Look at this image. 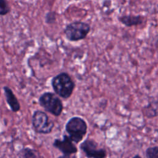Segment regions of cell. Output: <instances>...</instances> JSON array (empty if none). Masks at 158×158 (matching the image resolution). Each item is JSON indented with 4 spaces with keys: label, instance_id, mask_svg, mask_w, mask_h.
Listing matches in <instances>:
<instances>
[{
    "label": "cell",
    "instance_id": "obj_1",
    "mask_svg": "<svg viewBox=\"0 0 158 158\" xmlns=\"http://www.w3.org/2000/svg\"><path fill=\"white\" fill-rule=\"evenodd\" d=\"M51 84L55 94L65 99L70 98L75 88V81L70 75L65 72L53 77Z\"/></svg>",
    "mask_w": 158,
    "mask_h": 158
},
{
    "label": "cell",
    "instance_id": "obj_2",
    "mask_svg": "<svg viewBox=\"0 0 158 158\" xmlns=\"http://www.w3.org/2000/svg\"><path fill=\"white\" fill-rule=\"evenodd\" d=\"M65 130L69 137L75 144L81 141L87 133L88 125L81 117L74 116L71 117L66 123Z\"/></svg>",
    "mask_w": 158,
    "mask_h": 158
},
{
    "label": "cell",
    "instance_id": "obj_3",
    "mask_svg": "<svg viewBox=\"0 0 158 158\" xmlns=\"http://www.w3.org/2000/svg\"><path fill=\"white\" fill-rule=\"evenodd\" d=\"M38 103L46 112L55 117H59L64 109L63 103L60 98L49 91L44 92L40 96Z\"/></svg>",
    "mask_w": 158,
    "mask_h": 158
},
{
    "label": "cell",
    "instance_id": "obj_4",
    "mask_svg": "<svg viewBox=\"0 0 158 158\" xmlns=\"http://www.w3.org/2000/svg\"><path fill=\"white\" fill-rule=\"evenodd\" d=\"M90 30L89 23L76 20L66 25L64 29V33L65 38L69 41H78L85 39Z\"/></svg>",
    "mask_w": 158,
    "mask_h": 158
},
{
    "label": "cell",
    "instance_id": "obj_5",
    "mask_svg": "<svg viewBox=\"0 0 158 158\" xmlns=\"http://www.w3.org/2000/svg\"><path fill=\"white\" fill-rule=\"evenodd\" d=\"M31 123L34 131L41 135L49 134L54 127V122L45 112L41 110H36L33 112Z\"/></svg>",
    "mask_w": 158,
    "mask_h": 158
},
{
    "label": "cell",
    "instance_id": "obj_6",
    "mask_svg": "<svg viewBox=\"0 0 158 158\" xmlns=\"http://www.w3.org/2000/svg\"><path fill=\"white\" fill-rule=\"evenodd\" d=\"M80 149L87 158H106L107 156L106 149L99 148L98 143L89 138L80 144Z\"/></svg>",
    "mask_w": 158,
    "mask_h": 158
},
{
    "label": "cell",
    "instance_id": "obj_7",
    "mask_svg": "<svg viewBox=\"0 0 158 158\" xmlns=\"http://www.w3.org/2000/svg\"><path fill=\"white\" fill-rule=\"evenodd\" d=\"M52 146L63 154L71 156L78 152L77 147L67 135H64L62 139H54Z\"/></svg>",
    "mask_w": 158,
    "mask_h": 158
},
{
    "label": "cell",
    "instance_id": "obj_8",
    "mask_svg": "<svg viewBox=\"0 0 158 158\" xmlns=\"http://www.w3.org/2000/svg\"><path fill=\"white\" fill-rule=\"evenodd\" d=\"M3 90L6 102L10 110L14 112H19L20 109V104L12 90L7 86H4L3 87Z\"/></svg>",
    "mask_w": 158,
    "mask_h": 158
},
{
    "label": "cell",
    "instance_id": "obj_9",
    "mask_svg": "<svg viewBox=\"0 0 158 158\" xmlns=\"http://www.w3.org/2000/svg\"><path fill=\"white\" fill-rule=\"evenodd\" d=\"M118 20L125 27H131L142 24L143 22V17L139 15H124L118 17Z\"/></svg>",
    "mask_w": 158,
    "mask_h": 158
},
{
    "label": "cell",
    "instance_id": "obj_10",
    "mask_svg": "<svg viewBox=\"0 0 158 158\" xmlns=\"http://www.w3.org/2000/svg\"><path fill=\"white\" fill-rule=\"evenodd\" d=\"M22 158H40L38 151L29 147H26L20 150Z\"/></svg>",
    "mask_w": 158,
    "mask_h": 158
},
{
    "label": "cell",
    "instance_id": "obj_11",
    "mask_svg": "<svg viewBox=\"0 0 158 158\" xmlns=\"http://www.w3.org/2000/svg\"><path fill=\"white\" fill-rule=\"evenodd\" d=\"M143 112L148 118L155 117L157 115V104L154 106V103H149L147 106H144L143 110Z\"/></svg>",
    "mask_w": 158,
    "mask_h": 158
},
{
    "label": "cell",
    "instance_id": "obj_12",
    "mask_svg": "<svg viewBox=\"0 0 158 158\" xmlns=\"http://www.w3.org/2000/svg\"><path fill=\"white\" fill-rule=\"evenodd\" d=\"M146 158H158V146H150L146 149Z\"/></svg>",
    "mask_w": 158,
    "mask_h": 158
},
{
    "label": "cell",
    "instance_id": "obj_13",
    "mask_svg": "<svg viewBox=\"0 0 158 158\" xmlns=\"http://www.w3.org/2000/svg\"><path fill=\"white\" fill-rule=\"evenodd\" d=\"M57 20V13L55 11H49L45 14L44 22L47 24H54Z\"/></svg>",
    "mask_w": 158,
    "mask_h": 158
},
{
    "label": "cell",
    "instance_id": "obj_14",
    "mask_svg": "<svg viewBox=\"0 0 158 158\" xmlns=\"http://www.w3.org/2000/svg\"><path fill=\"white\" fill-rule=\"evenodd\" d=\"M10 8L6 0H0V16H4L9 14Z\"/></svg>",
    "mask_w": 158,
    "mask_h": 158
},
{
    "label": "cell",
    "instance_id": "obj_15",
    "mask_svg": "<svg viewBox=\"0 0 158 158\" xmlns=\"http://www.w3.org/2000/svg\"><path fill=\"white\" fill-rule=\"evenodd\" d=\"M70 155H66V154H62V156H59L57 158H70Z\"/></svg>",
    "mask_w": 158,
    "mask_h": 158
},
{
    "label": "cell",
    "instance_id": "obj_16",
    "mask_svg": "<svg viewBox=\"0 0 158 158\" xmlns=\"http://www.w3.org/2000/svg\"><path fill=\"white\" fill-rule=\"evenodd\" d=\"M132 158H143V157H142L139 154H136V155H135Z\"/></svg>",
    "mask_w": 158,
    "mask_h": 158
}]
</instances>
